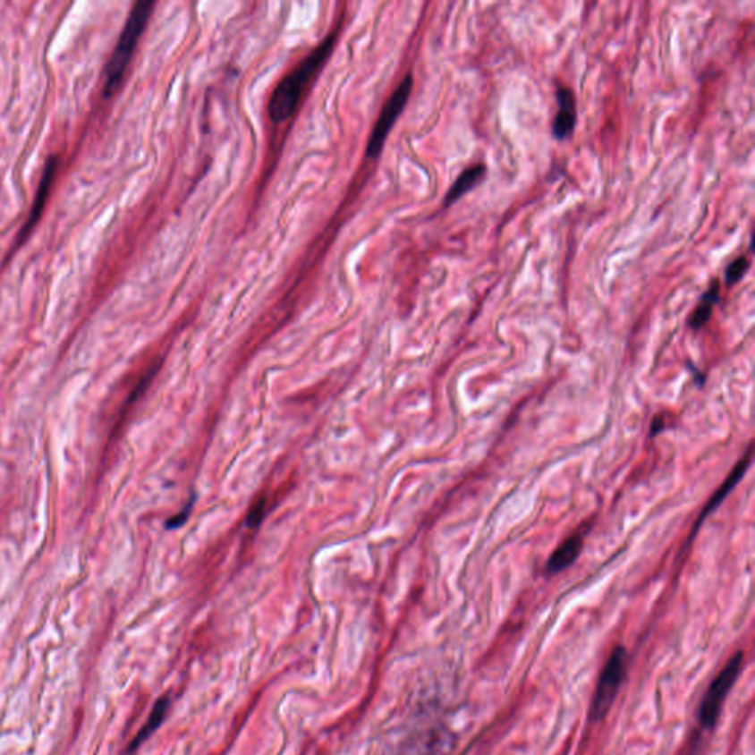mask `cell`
Returning a JSON list of instances; mask_svg holds the SVG:
<instances>
[{
    "mask_svg": "<svg viewBox=\"0 0 755 755\" xmlns=\"http://www.w3.org/2000/svg\"><path fill=\"white\" fill-rule=\"evenodd\" d=\"M742 663L743 654L738 652L734 658L730 659L725 670L717 675V679L714 680L708 691L705 693L704 701L701 704V713H700V720H701V725L705 729H711L717 723L723 701L726 700V695L734 686V680L738 679Z\"/></svg>",
    "mask_w": 755,
    "mask_h": 755,
    "instance_id": "cell-5",
    "label": "cell"
},
{
    "mask_svg": "<svg viewBox=\"0 0 755 755\" xmlns=\"http://www.w3.org/2000/svg\"><path fill=\"white\" fill-rule=\"evenodd\" d=\"M335 40L336 34H331L277 83L267 104V113L273 123L279 124L293 117V114L300 106L302 95L310 88L311 81L329 58Z\"/></svg>",
    "mask_w": 755,
    "mask_h": 755,
    "instance_id": "cell-1",
    "label": "cell"
},
{
    "mask_svg": "<svg viewBox=\"0 0 755 755\" xmlns=\"http://www.w3.org/2000/svg\"><path fill=\"white\" fill-rule=\"evenodd\" d=\"M581 547H583V538L580 534H574L564 540L563 545L558 546V549L550 555L547 566H546L547 573L556 574L568 568L571 564H574L575 559L579 558Z\"/></svg>",
    "mask_w": 755,
    "mask_h": 755,
    "instance_id": "cell-8",
    "label": "cell"
},
{
    "mask_svg": "<svg viewBox=\"0 0 755 755\" xmlns=\"http://www.w3.org/2000/svg\"><path fill=\"white\" fill-rule=\"evenodd\" d=\"M168 704H170L168 698H161V700L157 701L154 708H152L151 714H149V717H148L147 723L143 725L142 729L139 730L136 738L131 741V748H129L131 751H135L136 748L140 747V743L145 742L160 727L164 717H165V714H167Z\"/></svg>",
    "mask_w": 755,
    "mask_h": 755,
    "instance_id": "cell-11",
    "label": "cell"
},
{
    "mask_svg": "<svg viewBox=\"0 0 755 755\" xmlns=\"http://www.w3.org/2000/svg\"><path fill=\"white\" fill-rule=\"evenodd\" d=\"M556 101H558L559 109L552 123V133L558 140H564L573 135L575 123H577L574 93L566 86H558Z\"/></svg>",
    "mask_w": 755,
    "mask_h": 755,
    "instance_id": "cell-7",
    "label": "cell"
},
{
    "mask_svg": "<svg viewBox=\"0 0 755 755\" xmlns=\"http://www.w3.org/2000/svg\"><path fill=\"white\" fill-rule=\"evenodd\" d=\"M718 300H720V284L717 281H713L711 286L705 291L701 300L698 302L697 309L689 318V327L695 331L701 329L713 315L714 306L717 304Z\"/></svg>",
    "mask_w": 755,
    "mask_h": 755,
    "instance_id": "cell-10",
    "label": "cell"
},
{
    "mask_svg": "<svg viewBox=\"0 0 755 755\" xmlns=\"http://www.w3.org/2000/svg\"><path fill=\"white\" fill-rule=\"evenodd\" d=\"M625 668H627V652L623 647L615 648L609 657L608 663L605 666L604 672L600 674L599 683L596 688L592 711H590V718L593 722L604 718L608 713L614 698L617 695L621 682L624 679Z\"/></svg>",
    "mask_w": 755,
    "mask_h": 755,
    "instance_id": "cell-4",
    "label": "cell"
},
{
    "mask_svg": "<svg viewBox=\"0 0 755 755\" xmlns=\"http://www.w3.org/2000/svg\"><path fill=\"white\" fill-rule=\"evenodd\" d=\"M58 168V156H52L47 161V165H45V170H43V176L40 179V183H38V193H36V198H34V204L31 207V211H30L29 220H27L26 225L22 227V231L18 235V243H21L22 241L26 240L27 236L30 235V232L33 231V227L36 226V223L38 222V218L42 216L43 208H45L47 197H49V192H51Z\"/></svg>",
    "mask_w": 755,
    "mask_h": 755,
    "instance_id": "cell-6",
    "label": "cell"
},
{
    "mask_svg": "<svg viewBox=\"0 0 755 755\" xmlns=\"http://www.w3.org/2000/svg\"><path fill=\"white\" fill-rule=\"evenodd\" d=\"M663 418L659 420V418H655L654 422H652V428H650V436L654 437L657 432L661 431L663 429Z\"/></svg>",
    "mask_w": 755,
    "mask_h": 755,
    "instance_id": "cell-14",
    "label": "cell"
},
{
    "mask_svg": "<svg viewBox=\"0 0 755 755\" xmlns=\"http://www.w3.org/2000/svg\"><path fill=\"white\" fill-rule=\"evenodd\" d=\"M191 509H192V500L189 502L188 506H186L185 511H182L179 513V515L173 516L170 520L165 522V529L167 530H176L182 525L185 524L186 520L189 518V513H191Z\"/></svg>",
    "mask_w": 755,
    "mask_h": 755,
    "instance_id": "cell-13",
    "label": "cell"
},
{
    "mask_svg": "<svg viewBox=\"0 0 755 755\" xmlns=\"http://www.w3.org/2000/svg\"><path fill=\"white\" fill-rule=\"evenodd\" d=\"M751 266V260L747 256H741L736 260L732 261L725 270V281L727 286H734L747 275Z\"/></svg>",
    "mask_w": 755,
    "mask_h": 755,
    "instance_id": "cell-12",
    "label": "cell"
},
{
    "mask_svg": "<svg viewBox=\"0 0 755 755\" xmlns=\"http://www.w3.org/2000/svg\"><path fill=\"white\" fill-rule=\"evenodd\" d=\"M411 89H413V76L407 74L393 92V95L388 98V101L382 106L381 114L378 117L374 129L370 131L369 140H368V148H366L368 158H377L381 154L382 148L386 145V138L390 135L395 120L399 118L400 114L403 113L404 106L411 98Z\"/></svg>",
    "mask_w": 755,
    "mask_h": 755,
    "instance_id": "cell-3",
    "label": "cell"
},
{
    "mask_svg": "<svg viewBox=\"0 0 755 755\" xmlns=\"http://www.w3.org/2000/svg\"><path fill=\"white\" fill-rule=\"evenodd\" d=\"M156 8V2L145 0L138 2L131 8L126 26L123 29L122 36L118 38L117 47L113 56L109 59L106 68V83H104V97H114L122 86L123 79L126 74L127 67L131 64V56L135 54L139 40L142 38L143 31L147 29L148 21L151 18Z\"/></svg>",
    "mask_w": 755,
    "mask_h": 755,
    "instance_id": "cell-2",
    "label": "cell"
},
{
    "mask_svg": "<svg viewBox=\"0 0 755 755\" xmlns=\"http://www.w3.org/2000/svg\"><path fill=\"white\" fill-rule=\"evenodd\" d=\"M486 174L487 167L484 164H477V165L466 168L465 172H462L459 174L458 179H456V182H454L452 188L449 189V192L445 195V206H452L458 199H461L463 195L471 192L475 186L479 185L486 179Z\"/></svg>",
    "mask_w": 755,
    "mask_h": 755,
    "instance_id": "cell-9",
    "label": "cell"
}]
</instances>
